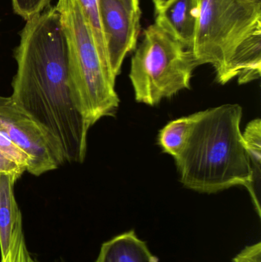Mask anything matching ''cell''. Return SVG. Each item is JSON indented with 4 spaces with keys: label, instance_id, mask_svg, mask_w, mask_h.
I'll return each mask as SVG.
<instances>
[{
    "label": "cell",
    "instance_id": "obj_1",
    "mask_svg": "<svg viewBox=\"0 0 261 262\" xmlns=\"http://www.w3.org/2000/svg\"><path fill=\"white\" fill-rule=\"evenodd\" d=\"M14 58L11 98L47 134L63 164L83 163L90 129L74 100L68 42L56 6L26 21Z\"/></svg>",
    "mask_w": 261,
    "mask_h": 262
},
{
    "label": "cell",
    "instance_id": "obj_2",
    "mask_svg": "<svg viewBox=\"0 0 261 262\" xmlns=\"http://www.w3.org/2000/svg\"><path fill=\"white\" fill-rule=\"evenodd\" d=\"M194 117L188 144L175 160L182 184L202 193L235 186L249 192L252 173L240 127L242 107L225 104Z\"/></svg>",
    "mask_w": 261,
    "mask_h": 262
},
{
    "label": "cell",
    "instance_id": "obj_3",
    "mask_svg": "<svg viewBox=\"0 0 261 262\" xmlns=\"http://www.w3.org/2000/svg\"><path fill=\"white\" fill-rule=\"evenodd\" d=\"M67 35L69 75L74 100L89 129L113 116L120 99L107 58L100 51L78 0H58L56 6Z\"/></svg>",
    "mask_w": 261,
    "mask_h": 262
},
{
    "label": "cell",
    "instance_id": "obj_4",
    "mask_svg": "<svg viewBox=\"0 0 261 262\" xmlns=\"http://www.w3.org/2000/svg\"><path fill=\"white\" fill-rule=\"evenodd\" d=\"M197 26L190 52L198 66L214 67L222 83L231 61L261 43V3L251 0H198Z\"/></svg>",
    "mask_w": 261,
    "mask_h": 262
},
{
    "label": "cell",
    "instance_id": "obj_5",
    "mask_svg": "<svg viewBox=\"0 0 261 262\" xmlns=\"http://www.w3.org/2000/svg\"><path fill=\"white\" fill-rule=\"evenodd\" d=\"M198 66L189 49L156 24L149 26L131 60L130 78L136 101L154 106L189 89Z\"/></svg>",
    "mask_w": 261,
    "mask_h": 262
},
{
    "label": "cell",
    "instance_id": "obj_6",
    "mask_svg": "<svg viewBox=\"0 0 261 262\" xmlns=\"http://www.w3.org/2000/svg\"><path fill=\"white\" fill-rule=\"evenodd\" d=\"M0 132L30 157L28 172L32 175L38 177L63 165L47 134L11 96L0 95Z\"/></svg>",
    "mask_w": 261,
    "mask_h": 262
},
{
    "label": "cell",
    "instance_id": "obj_7",
    "mask_svg": "<svg viewBox=\"0 0 261 262\" xmlns=\"http://www.w3.org/2000/svg\"><path fill=\"white\" fill-rule=\"evenodd\" d=\"M98 11L109 69L116 79L124 58L136 49L140 18L133 15L121 0H98Z\"/></svg>",
    "mask_w": 261,
    "mask_h": 262
},
{
    "label": "cell",
    "instance_id": "obj_8",
    "mask_svg": "<svg viewBox=\"0 0 261 262\" xmlns=\"http://www.w3.org/2000/svg\"><path fill=\"white\" fill-rule=\"evenodd\" d=\"M198 13V0H170L156 12L155 24L189 49L196 34Z\"/></svg>",
    "mask_w": 261,
    "mask_h": 262
},
{
    "label": "cell",
    "instance_id": "obj_9",
    "mask_svg": "<svg viewBox=\"0 0 261 262\" xmlns=\"http://www.w3.org/2000/svg\"><path fill=\"white\" fill-rule=\"evenodd\" d=\"M95 262H159L133 230L103 243Z\"/></svg>",
    "mask_w": 261,
    "mask_h": 262
},
{
    "label": "cell",
    "instance_id": "obj_10",
    "mask_svg": "<svg viewBox=\"0 0 261 262\" xmlns=\"http://www.w3.org/2000/svg\"><path fill=\"white\" fill-rule=\"evenodd\" d=\"M16 176L0 173V250L4 258L10 249L14 228L21 218L14 193Z\"/></svg>",
    "mask_w": 261,
    "mask_h": 262
},
{
    "label": "cell",
    "instance_id": "obj_11",
    "mask_svg": "<svg viewBox=\"0 0 261 262\" xmlns=\"http://www.w3.org/2000/svg\"><path fill=\"white\" fill-rule=\"evenodd\" d=\"M243 138L246 146L247 154L251 165V189L249 193L257 211L258 216H261L260 186H261V121L253 120L247 125Z\"/></svg>",
    "mask_w": 261,
    "mask_h": 262
},
{
    "label": "cell",
    "instance_id": "obj_12",
    "mask_svg": "<svg viewBox=\"0 0 261 262\" xmlns=\"http://www.w3.org/2000/svg\"><path fill=\"white\" fill-rule=\"evenodd\" d=\"M194 114L174 120L167 124L159 134V144L162 150L175 160L185 150L194 124Z\"/></svg>",
    "mask_w": 261,
    "mask_h": 262
},
{
    "label": "cell",
    "instance_id": "obj_13",
    "mask_svg": "<svg viewBox=\"0 0 261 262\" xmlns=\"http://www.w3.org/2000/svg\"><path fill=\"white\" fill-rule=\"evenodd\" d=\"M86 19L88 21L93 38L100 51L107 58L104 35L100 21L98 0H78ZM127 9L135 16L141 18L140 0H121Z\"/></svg>",
    "mask_w": 261,
    "mask_h": 262
},
{
    "label": "cell",
    "instance_id": "obj_14",
    "mask_svg": "<svg viewBox=\"0 0 261 262\" xmlns=\"http://www.w3.org/2000/svg\"><path fill=\"white\" fill-rule=\"evenodd\" d=\"M0 262H40L31 255L26 246L22 229V218L17 221L14 228L10 249Z\"/></svg>",
    "mask_w": 261,
    "mask_h": 262
},
{
    "label": "cell",
    "instance_id": "obj_15",
    "mask_svg": "<svg viewBox=\"0 0 261 262\" xmlns=\"http://www.w3.org/2000/svg\"><path fill=\"white\" fill-rule=\"evenodd\" d=\"M0 154L26 171L32 166L30 157L9 137L0 132Z\"/></svg>",
    "mask_w": 261,
    "mask_h": 262
},
{
    "label": "cell",
    "instance_id": "obj_16",
    "mask_svg": "<svg viewBox=\"0 0 261 262\" xmlns=\"http://www.w3.org/2000/svg\"><path fill=\"white\" fill-rule=\"evenodd\" d=\"M52 0H12V9L16 15L28 21L49 8Z\"/></svg>",
    "mask_w": 261,
    "mask_h": 262
},
{
    "label": "cell",
    "instance_id": "obj_17",
    "mask_svg": "<svg viewBox=\"0 0 261 262\" xmlns=\"http://www.w3.org/2000/svg\"><path fill=\"white\" fill-rule=\"evenodd\" d=\"M232 262H261V243L248 246L232 259Z\"/></svg>",
    "mask_w": 261,
    "mask_h": 262
},
{
    "label": "cell",
    "instance_id": "obj_18",
    "mask_svg": "<svg viewBox=\"0 0 261 262\" xmlns=\"http://www.w3.org/2000/svg\"><path fill=\"white\" fill-rule=\"evenodd\" d=\"M24 172H26L24 169L0 154V173L10 174L20 178Z\"/></svg>",
    "mask_w": 261,
    "mask_h": 262
},
{
    "label": "cell",
    "instance_id": "obj_19",
    "mask_svg": "<svg viewBox=\"0 0 261 262\" xmlns=\"http://www.w3.org/2000/svg\"><path fill=\"white\" fill-rule=\"evenodd\" d=\"M152 1H153V5H154L155 11L157 12L170 0H152Z\"/></svg>",
    "mask_w": 261,
    "mask_h": 262
},
{
    "label": "cell",
    "instance_id": "obj_20",
    "mask_svg": "<svg viewBox=\"0 0 261 262\" xmlns=\"http://www.w3.org/2000/svg\"><path fill=\"white\" fill-rule=\"evenodd\" d=\"M251 1L256 2V3H261V0H251Z\"/></svg>",
    "mask_w": 261,
    "mask_h": 262
}]
</instances>
